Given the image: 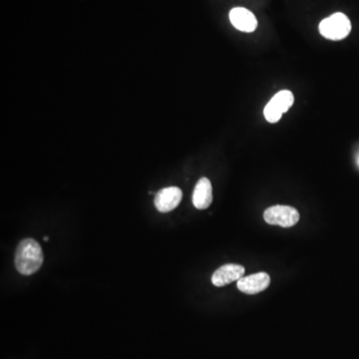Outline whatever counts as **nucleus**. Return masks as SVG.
Returning <instances> with one entry per match:
<instances>
[{"instance_id":"obj_1","label":"nucleus","mask_w":359,"mask_h":359,"mask_svg":"<svg viewBox=\"0 0 359 359\" xmlns=\"http://www.w3.org/2000/svg\"><path fill=\"white\" fill-rule=\"evenodd\" d=\"M44 261L42 247L33 238H24L17 245L15 268L19 274L30 276L40 270Z\"/></svg>"},{"instance_id":"obj_2","label":"nucleus","mask_w":359,"mask_h":359,"mask_svg":"<svg viewBox=\"0 0 359 359\" xmlns=\"http://www.w3.org/2000/svg\"><path fill=\"white\" fill-rule=\"evenodd\" d=\"M351 31V20L343 13L338 12L322 20L319 24V33L329 40H342Z\"/></svg>"},{"instance_id":"obj_3","label":"nucleus","mask_w":359,"mask_h":359,"mask_svg":"<svg viewBox=\"0 0 359 359\" xmlns=\"http://www.w3.org/2000/svg\"><path fill=\"white\" fill-rule=\"evenodd\" d=\"M299 213L297 209L288 206L270 207L263 213V219L272 226H281L283 228H290L297 224L299 220Z\"/></svg>"},{"instance_id":"obj_4","label":"nucleus","mask_w":359,"mask_h":359,"mask_svg":"<svg viewBox=\"0 0 359 359\" xmlns=\"http://www.w3.org/2000/svg\"><path fill=\"white\" fill-rule=\"evenodd\" d=\"M295 97L292 92L288 90L279 91L277 93L263 110L265 119L270 123H277L281 120L283 113L294 105Z\"/></svg>"},{"instance_id":"obj_5","label":"nucleus","mask_w":359,"mask_h":359,"mask_svg":"<svg viewBox=\"0 0 359 359\" xmlns=\"http://www.w3.org/2000/svg\"><path fill=\"white\" fill-rule=\"evenodd\" d=\"M183 197L180 188L169 187L159 191L154 200L157 210L161 213H169L179 206Z\"/></svg>"},{"instance_id":"obj_6","label":"nucleus","mask_w":359,"mask_h":359,"mask_svg":"<svg viewBox=\"0 0 359 359\" xmlns=\"http://www.w3.org/2000/svg\"><path fill=\"white\" fill-rule=\"evenodd\" d=\"M245 272V268L243 265H237V263H227L213 272V285L222 288L234 281H238L240 279L244 278Z\"/></svg>"},{"instance_id":"obj_7","label":"nucleus","mask_w":359,"mask_h":359,"mask_svg":"<svg viewBox=\"0 0 359 359\" xmlns=\"http://www.w3.org/2000/svg\"><path fill=\"white\" fill-rule=\"evenodd\" d=\"M270 278L267 272H258L245 277L238 281L237 286L240 292L247 295H256L269 288Z\"/></svg>"},{"instance_id":"obj_8","label":"nucleus","mask_w":359,"mask_h":359,"mask_svg":"<svg viewBox=\"0 0 359 359\" xmlns=\"http://www.w3.org/2000/svg\"><path fill=\"white\" fill-rule=\"evenodd\" d=\"M229 20L236 28L243 33H253L258 26V20L254 13L244 8L231 9Z\"/></svg>"},{"instance_id":"obj_9","label":"nucleus","mask_w":359,"mask_h":359,"mask_svg":"<svg viewBox=\"0 0 359 359\" xmlns=\"http://www.w3.org/2000/svg\"><path fill=\"white\" fill-rule=\"evenodd\" d=\"M213 202V188L210 180L201 178L198 181L194 193H193V204L198 210H206Z\"/></svg>"},{"instance_id":"obj_10","label":"nucleus","mask_w":359,"mask_h":359,"mask_svg":"<svg viewBox=\"0 0 359 359\" xmlns=\"http://www.w3.org/2000/svg\"><path fill=\"white\" fill-rule=\"evenodd\" d=\"M49 237H45L44 238L45 242H49Z\"/></svg>"}]
</instances>
